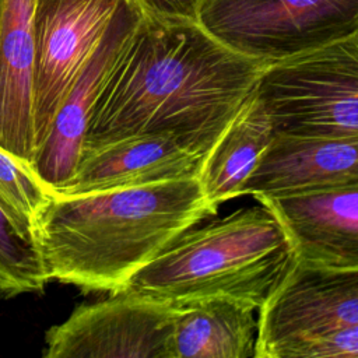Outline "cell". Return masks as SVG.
<instances>
[{
    "label": "cell",
    "mask_w": 358,
    "mask_h": 358,
    "mask_svg": "<svg viewBox=\"0 0 358 358\" xmlns=\"http://www.w3.org/2000/svg\"><path fill=\"white\" fill-rule=\"evenodd\" d=\"M266 66L225 48L197 21L143 14L98 98L84 147L166 134L204 157Z\"/></svg>",
    "instance_id": "1"
},
{
    "label": "cell",
    "mask_w": 358,
    "mask_h": 358,
    "mask_svg": "<svg viewBox=\"0 0 358 358\" xmlns=\"http://www.w3.org/2000/svg\"><path fill=\"white\" fill-rule=\"evenodd\" d=\"M214 214L197 178L53 194L35 243L49 280L110 294L183 231Z\"/></svg>",
    "instance_id": "2"
},
{
    "label": "cell",
    "mask_w": 358,
    "mask_h": 358,
    "mask_svg": "<svg viewBox=\"0 0 358 358\" xmlns=\"http://www.w3.org/2000/svg\"><path fill=\"white\" fill-rule=\"evenodd\" d=\"M296 260L288 231L260 203L187 228L120 291L168 305L225 296L259 310Z\"/></svg>",
    "instance_id": "3"
},
{
    "label": "cell",
    "mask_w": 358,
    "mask_h": 358,
    "mask_svg": "<svg viewBox=\"0 0 358 358\" xmlns=\"http://www.w3.org/2000/svg\"><path fill=\"white\" fill-rule=\"evenodd\" d=\"M255 91L274 133L358 137V32L267 64Z\"/></svg>",
    "instance_id": "4"
},
{
    "label": "cell",
    "mask_w": 358,
    "mask_h": 358,
    "mask_svg": "<svg viewBox=\"0 0 358 358\" xmlns=\"http://www.w3.org/2000/svg\"><path fill=\"white\" fill-rule=\"evenodd\" d=\"M199 25L225 48L266 64L358 32V0H201Z\"/></svg>",
    "instance_id": "5"
},
{
    "label": "cell",
    "mask_w": 358,
    "mask_h": 358,
    "mask_svg": "<svg viewBox=\"0 0 358 358\" xmlns=\"http://www.w3.org/2000/svg\"><path fill=\"white\" fill-rule=\"evenodd\" d=\"M172 306L117 291L46 333L45 358H171Z\"/></svg>",
    "instance_id": "6"
},
{
    "label": "cell",
    "mask_w": 358,
    "mask_h": 358,
    "mask_svg": "<svg viewBox=\"0 0 358 358\" xmlns=\"http://www.w3.org/2000/svg\"><path fill=\"white\" fill-rule=\"evenodd\" d=\"M123 1H35L34 124L36 151L71 84L101 42Z\"/></svg>",
    "instance_id": "7"
},
{
    "label": "cell",
    "mask_w": 358,
    "mask_h": 358,
    "mask_svg": "<svg viewBox=\"0 0 358 358\" xmlns=\"http://www.w3.org/2000/svg\"><path fill=\"white\" fill-rule=\"evenodd\" d=\"M255 358L301 338L358 326V267H329L296 260L259 309Z\"/></svg>",
    "instance_id": "8"
},
{
    "label": "cell",
    "mask_w": 358,
    "mask_h": 358,
    "mask_svg": "<svg viewBox=\"0 0 358 358\" xmlns=\"http://www.w3.org/2000/svg\"><path fill=\"white\" fill-rule=\"evenodd\" d=\"M141 18L140 8L124 0L63 99L34 159V168L52 192L71 178L98 98Z\"/></svg>",
    "instance_id": "9"
},
{
    "label": "cell",
    "mask_w": 358,
    "mask_h": 358,
    "mask_svg": "<svg viewBox=\"0 0 358 358\" xmlns=\"http://www.w3.org/2000/svg\"><path fill=\"white\" fill-rule=\"evenodd\" d=\"M288 231L298 260L358 267V180L313 190L259 194Z\"/></svg>",
    "instance_id": "10"
},
{
    "label": "cell",
    "mask_w": 358,
    "mask_h": 358,
    "mask_svg": "<svg viewBox=\"0 0 358 358\" xmlns=\"http://www.w3.org/2000/svg\"><path fill=\"white\" fill-rule=\"evenodd\" d=\"M203 158L166 134H136L85 145L71 178L53 194L73 196L197 178Z\"/></svg>",
    "instance_id": "11"
},
{
    "label": "cell",
    "mask_w": 358,
    "mask_h": 358,
    "mask_svg": "<svg viewBox=\"0 0 358 358\" xmlns=\"http://www.w3.org/2000/svg\"><path fill=\"white\" fill-rule=\"evenodd\" d=\"M358 180V137L274 133L243 194H285Z\"/></svg>",
    "instance_id": "12"
},
{
    "label": "cell",
    "mask_w": 358,
    "mask_h": 358,
    "mask_svg": "<svg viewBox=\"0 0 358 358\" xmlns=\"http://www.w3.org/2000/svg\"><path fill=\"white\" fill-rule=\"evenodd\" d=\"M36 0L0 3V145L34 165Z\"/></svg>",
    "instance_id": "13"
},
{
    "label": "cell",
    "mask_w": 358,
    "mask_h": 358,
    "mask_svg": "<svg viewBox=\"0 0 358 358\" xmlns=\"http://www.w3.org/2000/svg\"><path fill=\"white\" fill-rule=\"evenodd\" d=\"M171 306V358H255L259 322L253 306L225 296Z\"/></svg>",
    "instance_id": "14"
},
{
    "label": "cell",
    "mask_w": 358,
    "mask_h": 358,
    "mask_svg": "<svg viewBox=\"0 0 358 358\" xmlns=\"http://www.w3.org/2000/svg\"><path fill=\"white\" fill-rule=\"evenodd\" d=\"M273 137L271 119L253 91L203 158L197 180L214 213L225 201L243 196Z\"/></svg>",
    "instance_id": "15"
},
{
    "label": "cell",
    "mask_w": 358,
    "mask_h": 358,
    "mask_svg": "<svg viewBox=\"0 0 358 358\" xmlns=\"http://www.w3.org/2000/svg\"><path fill=\"white\" fill-rule=\"evenodd\" d=\"M53 196L34 165L0 145V207L15 228L35 242L39 218Z\"/></svg>",
    "instance_id": "16"
},
{
    "label": "cell",
    "mask_w": 358,
    "mask_h": 358,
    "mask_svg": "<svg viewBox=\"0 0 358 358\" xmlns=\"http://www.w3.org/2000/svg\"><path fill=\"white\" fill-rule=\"evenodd\" d=\"M49 281L41 252L0 207V294L39 292Z\"/></svg>",
    "instance_id": "17"
},
{
    "label": "cell",
    "mask_w": 358,
    "mask_h": 358,
    "mask_svg": "<svg viewBox=\"0 0 358 358\" xmlns=\"http://www.w3.org/2000/svg\"><path fill=\"white\" fill-rule=\"evenodd\" d=\"M273 358H358V326L291 341Z\"/></svg>",
    "instance_id": "18"
},
{
    "label": "cell",
    "mask_w": 358,
    "mask_h": 358,
    "mask_svg": "<svg viewBox=\"0 0 358 358\" xmlns=\"http://www.w3.org/2000/svg\"><path fill=\"white\" fill-rule=\"evenodd\" d=\"M144 15L197 21L201 0H130Z\"/></svg>",
    "instance_id": "19"
},
{
    "label": "cell",
    "mask_w": 358,
    "mask_h": 358,
    "mask_svg": "<svg viewBox=\"0 0 358 358\" xmlns=\"http://www.w3.org/2000/svg\"><path fill=\"white\" fill-rule=\"evenodd\" d=\"M0 3H1V0H0Z\"/></svg>",
    "instance_id": "20"
}]
</instances>
